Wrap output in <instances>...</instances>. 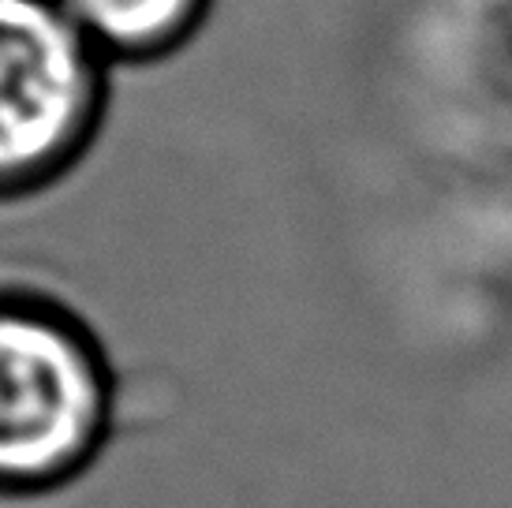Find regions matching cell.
<instances>
[{
    "mask_svg": "<svg viewBox=\"0 0 512 508\" xmlns=\"http://www.w3.org/2000/svg\"><path fill=\"white\" fill-rule=\"evenodd\" d=\"M105 60L165 57L206 19L210 0H60Z\"/></svg>",
    "mask_w": 512,
    "mask_h": 508,
    "instance_id": "3957f363",
    "label": "cell"
},
{
    "mask_svg": "<svg viewBox=\"0 0 512 508\" xmlns=\"http://www.w3.org/2000/svg\"><path fill=\"white\" fill-rule=\"evenodd\" d=\"M101 68L60 0H0V191L72 161L98 116Z\"/></svg>",
    "mask_w": 512,
    "mask_h": 508,
    "instance_id": "7a4b0ae2",
    "label": "cell"
},
{
    "mask_svg": "<svg viewBox=\"0 0 512 508\" xmlns=\"http://www.w3.org/2000/svg\"><path fill=\"white\" fill-rule=\"evenodd\" d=\"M105 415V370L83 329L27 299H0V490L72 475Z\"/></svg>",
    "mask_w": 512,
    "mask_h": 508,
    "instance_id": "6da1fadb",
    "label": "cell"
}]
</instances>
